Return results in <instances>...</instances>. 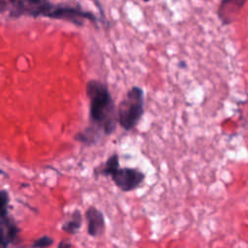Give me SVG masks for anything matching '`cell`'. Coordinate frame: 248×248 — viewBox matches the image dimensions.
I'll return each instance as SVG.
<instances>
[{"label": "cell", "instance_id": "9c48e42d", "mask_svg": "<svg viewBox=\"0 0 248 248\" xmlns=\"http://www.w3.org/2000/svg\"><path fill=\"white\" fill-rule=\"evenodd\" d=\"M102 134L103 133L97 128H95L94 126H90L81 131L80 133L77 134L76 140L85 144H93L99 140Z\"/></svg>", "mask_w": 248, "mask_h": 248}, {"label": "cell", "instance_id": "52a82bcc", "mask_svg": "<svg viewBox=\"0 0 248 248\" xmlns=\"http://www.w3.org/2000/svg\"><path fill=\"white\" fill-rule=\"evenodd\" d=\"M19 229L12 218H0V248H8L17 238Z\"/></svg>", "mask_w": 248, "mask_h": 248}, {"label": "cell", "instance_id": "5b68a950", "mask_svg": "<svg viewBox=\"0 0 248 248\" xmlns=\"http://www.w3.org/2000/svg\"><path fill=\"white\" fill-rule=\"evenodd\" d=\"M247 0H221L217 16L223 25L232 23L238 16Z\"/></svg>", "mask_w": 248, "mask_h": 248}, {"label": "cell", "instance_id": "9a60e30c", "mask_svg": "<svg viewBox=\"0 0 248 248\" xmlns=\"http://www.w3.org/2000/svg\"><path fill=\"white\" fill-rule=\"evenodd\" d=\"M185 66H186V64L183 63V61H181V62L179 63V67H180V68H183V67H185Z\"/></svg>", "mask_w": 248, "mask_h": 248}, {"label": "cell", "instance_id": "ba28073f", "mask_svg": "<svg viewBox=\"0 0 248 248\" xmlns=\"http://www.w3.org/2000/svg\"><path fill=\"white\" fill-rule=\"evenodd\" d=\"M17 10L18 14L29 13L34 16L39 8L47 3V0H9Z\"/></svg>", "mask_w": 248, "mask_h": 248}, {"label": "cell", "instance_id": "7c38bea8", "mask_svg": "<svg viewBox=\"0 0 248 248\" xmlns=\"http://www.w3.org/2000/svg\"><path fill=\"white\" fill-rule=\"evenodd\" d=\"M10 202V196L6 190H0V218L8 216V205Z\"/></svg>", "mask_w": 248, "mask_h": 248}, {"label": "cell", "instance_id": "8992f818", "mask_svg": "<svg viewBox=\"0 0 248 248\" xmlns=\"http://www.w3.org/2000/svg\"><path fill=\"white\" fill-rule=\"evenodd\" d=\"M87 232L91 236H100L105 231V219L103 213L96 207L90 206L85 212Z\"/></svg>", "mask_w": 248, "mask_h": 248}, {"label": "cell", "instance_id": "30bf717a", "mask_svg": "<svg viewBox=\"0 0 248 248\" xmlns=\"http://www.w3.org/2000/svg\"><path fill=\"white\" fill-rule=\"evenodd\" d=\"M81 227V213L79 210H75L70 219L62 225V231L69 234H76Z\"/></svg>", "mask_w": 248, "mask_h": 248}, {"label": "cell", "instance_id": "6da1fadb", "mask_svg": "<svg viewBox=\"0 0 248 248\" xmlns=\"http://www.w3.org/2000/svg\"><path fill=\"white\" fill-rule=\"evenodd\" d=\"M86 94L89 99V113L92 126L105 135H110L116 128L117 112L106 84L92 79L87 82Z\"/></svg>", "mask_w": 248, "mask_h": 248}, {"label": "cell", "instance_id": "3957f363", "mask_svg": "<svg viewBox=\"0 0 248 248\" xmlns=\"http://www.w3.org/2000/svg\"><path fill=\"white\" fill-rule=\"evenodd\" d=\"M43 16L56 19L70 20L77 24H80L82 19H90L93 21L95 20V17L91 13L83 12L77 8L68 6H54L49 3L43 5L36 12L35 16Z\"/></svg>", "mask_w": 248, "mask_h": 248}, {"label": "cell", "instance_id": "2e32d148", "mask_svg": "<svg viewBox=\"0 0 248 248\" xmlns=\"http://www.w3.org/2000/svg\"><path fill=\"white\" fill-rule=\"evenodd\" d=\"M3 173H4V172H3V170H1V169H0V175H2V174H3Z\"/></svg>", "mask_w": 248, "mask_h": 248}, {"label": "cell", "instance_id": "8fae6325", "mask_svg": "<svg viewBox=\"0 0 248 248\" xmlns=\"http://www.w3.org/2000/svg\"><path fill=\"white\" fill-rule=\"evenodd\" d=\"M119 168V159L117 154H112L109 156V158L107 160V162L104 164L103 167L98 168L97 173L102 175H111L112 172H114Z\"/></svg>", "mask_w": 248, "mask_h": 248}, {"label": "cell", "instance_id": "e0dca14e", "mask_svg": "<svg viewBox=\"0 0 248 248\" xmlns=\"http://www.w3.org/2000/svg\"><path fill=\"white\" fill-rule=\"evenodd\" d=\"M143 1H144V2H148L149 0H143Z\"/></svg>", "mask_w": 248, "mask_h": 248}, {"label": "cell", "instance_id": "277c9868", "mask_svg": "<svg viewBox=\"0 0 248 248\" xmlns=\"http://www.w3.org/2000/svg\"><path fill=\"white\" fill-rule=\"evenodd\" d=\"M110 176L114 184L123 192L137 189L144 179V174L141 171L132 168H118Z\"/></svg>", "mask_w": 248, "mask_h": 248}, {"label": "cell", "instance_id": "7a4b0ae2", "mask_svg": "<svg viewBox=\"0 0 248 248\" xmlns=\"http://www.w3.org/2000/svg\"><path fill=\"white\" fill-rule=\"evenodd\" d=\"M143 90L139 86L132 87L117 109V121L124 130H132L138 125L143 114Z\"/></svg>", "mask_w": 248, "mask_h": 248}, {"label": "cell", "instance_id": "5bb4252c", "mask_svg": "<svg viewBox=\"0 0 248 248\" xmlns=\"http://www.w3.org/2000/svg\"><path fill=\"white\" fill-rule=\"evenodd\" d=\"M71 247H72V243L68 239H64L59 242L57 248H71Z\"/></svg>", "mask_w": 248, "mask_h": 248}, {"label": "cell", "instance_id": "4fadbf2b", "mask_svg": "<svg viewBox=\"0 0 248 248\" xmlns=\"http://www.w3.org/2000/svg\"><path fill=\"white\" fill-rule=\"evenodd\" d=\"M53 243V239L48 235H44L37 238L32 244V248H47L51 246Z\"/></svg>", "mask_w": 248, "mask_h": 248}]
</instances>
